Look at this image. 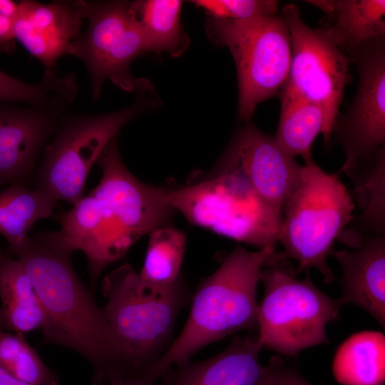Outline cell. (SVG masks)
<instances>
[{
	"mask_svg": "<svg viewBox=\"0 0 385 385\" xmlns=\"http://www.w3.org/2000/svg\"><path fill=\"white\" fill-rule=\"evenodd\" d=\"M281 15L287 24L292 44L289 71L281 91L304 98L322 108L325 115L322 135L328 145L350 80L349 59L324 31L305 24L297 5L287 4Z\"/></svg>",
	"mask_w": 385,
	"mask_h": 385,
	"instance_id": "cell-12",
	"label": "cell"
},
{
	"mask_svg": "<svg viewBox=\"0 0 385 385\" xmlns=\"http://www.w3.org/2000/svg\"><path fill=\"white\" fill-rule=\"evenodd\" d=\"M299 184L283 210L278 242L297 272L315 268L326 283L334 279L327 263L334 242L353 220V199L336 174L324 171L312 159L304 160Z\"/></svg>",
	"mask_w": 385,
	"mask_h": 385,
	"instance_id": "cell-6",
	"label": "cell"
},
{
	"mask_svg": "<svg viewBox=\"0 0 385 385\" xmlns=\"http://www.w3.org/2000/svg\"><path fill=\"white\" fill-rule=\"evenodd\" d=\"M326 16L322 28L346 53L371 40L385 37L384 0H308Z\"/></svg>",
	"mask_w": 385,
	"mask_h": 385,
	"instance_id": "cell-18",
	"label": "cell"
},
{
	"mask_svg": "<svg viewBox=\"0 0 385 385\" xmlns=\"http://www.w3.org/2000/svg\"><path fill=\"white\" fill-rule=\"evenodd\" d=\"M83 17L77 1L48 3L19 1L14 36L46 70L68 53L71 43L80 35Z\"/></svg>",
	"mask_w": 385,
	"mask_h": 385,
	"instance_id": "cell-15",
	"label": "cell"
},
{
	"mask_svg": "<svg viewBox=\"0 0 385 385\" xmlns=\"http://www.w3.org/2000/svg\"><path fill=\"white\" fill-rule=\"evenodd\" d=\"M0 323L18 333L41 330L45 316L24 265L0 247Z\"/></svg>",
	"mask_w": 385,
	"mask_h": 385,
	"instance_id": "cell-19",
	"label": "cell"
},
{
	"mask_svg": "<svg viewBox=\"0 0 385 385\" xmlns=\"http://www.w3.org/2000/svg\"><path fill=\"white\" fill-rule=\"evenodd\" d=\"M359 73L356 93L332 130L342 146V170L354 180L374 164L385 146V37L364 43L345 53Z\"/></svg>",
	"mask_w": 385,
	"mask_h": 385,
	"instance_id": "cell-11",
	"label": "cell"
},
{
	"mask_svg": "<svg viewBox=\"0 0 385 385\" xmlns=\"http://www.w3.org/2000/svg\"><path fill=\"white\" fill-rule=\"evenodd\" d=\"M77 91L76 77L73 73L60 76L53 68L46 70L39 83L30 84L0 70V101L67 109Z\"/></svg>",
	"mask_w": 385,
	"mask_h": 385,
	"instance_id": "cell-25",
	"label": "cell"
},
{
	"mask_svg": "<svg viewBox=\"0 0 385 385\" xmlns=\"http://www.w3.org/2000/svg\"><path fill=\"white\" fill-rule=\"evenodd\" d=\"M353 184L362 212L353 218L337 240L356 249L368 238L385 235V146L377 151L371 167Z\"/></svg>",
	"mask_w": 385,
	"mask_h": 385,
	"instance_id": "cell-20",
	"label": "cell"
},
{
	"mask_svg": "<svg viewBox=\"0 0 385 385\" xmlns=\"http://www.w3.org/2000/svg\"><path fill=\"white\" fill-rule=\"evenodd\" d=\"M106 298L103 308L122 349L129 376L160 357L172 344L179 314L190 300L182 278L166 287L143 282L129 264L108 274L102 281Z\"/></svg>",
	"mask_w": 385,
	"mask_h": 385,
	"instance_id": "cell-4",
	"label": "cell"
},
{
	"mask_svg": "<svg viewBox=\"0 0 385 385\" xmlns=\"http://www.w3.org/2000/svg\"><path fill=\"white\" fill-rule=\"evenodd\" d=\"M186 247L185 234L163 226L150 233L140 278L157 287H166L181 278L180 270Z\"/></svg>",
	"mask_w": 385,
	"mask_h": 385,
	"instance_id": "cell-26",
	"label": "cell"
},
{
	"mask_svg": "<svg viewBox=\"0 0 385 385\" xmlns=\"http://www.w3.org/2000/svg\"><path fill=\"white\" fill-rule=\"evenodd\" d=\"M332 371L342 385H382L385 379V337L362 331L350 336L337 349Z\"/></svg>",
	"mask_w": 385,
	"mask_h": 385,
	"instance_id": "cell-21",
	"label": "cell"
},
{
	"mask_svg": "<svg viewBox=\"0 0 385 385\" xmlns=\"http://www.w3.org/2000/svg\"><path fill=\"white\" fill-rule=\"evenodd\" d=\"M51 195L21 184L11 185L0 192V234L9 243L6 250L22 245L39 220L48 217L57 203Z\"/></svg>",
	"mask_w": 385,
	"mask_h": 385,
	"instance_id": "cell-22",
	"label": "cell"
},
{
	"mask_svg": "<svg viewBox=\"0 0 385 385\" xmlns=\"http://www.w3.org/2000/svg\"><path fill=\"white\" fill-rule=\"evenodd\" d=\"M66 111L0 106V187L22 185Z\"/></svg>",
	"mask_w": 385,
	"mask_h": 385,
	"instance_id": "cell-14",
	"label": "cell"
},
{
	"mask_svg": "<svg viewBox=\"0 0 385 385\" xmlns=\"http://www.w3.org/2000/svg\"><path fill=\"white\" fill-rule=\"evenodd\" d=\"M96 163L102 170L98 185L58 217L61 229L53 232L71 252H83L93 284L140 237L167 226L175 212L163 200V188L141 182L127 169L117 137Z\"/></svg>",
	"mask_w": 385,
	"mask_h": 385,
	"instance_id": "cell-1",
	"label": "cell"
},
{
	"mask_svg": "<svg viewBox=\"0 0 385 385\" xmlns=\"http://www.w3.org/2000/svg\"><path fill=\"white\" fill-rule=\"evenodd\" d=\"M136 100L115 112L63 115L45 148L38 170V188L56 200L74 205L83 197L89 171L107 144L121 128L142 113L158 105L147 80L134 91Z\"/></svg>",
	"mask_w": 385,
	"mask_h": 385,
	"instance_id": "cell-8",
	"label": "cell"
},
{
	"mask_svg": "<svg viewBox=\"0 0 385 385\" xmlns=\"http://www.w3.org/2000/svg\"><path fill=\"white\" fill-rule=\"evenodd\" d=\"M257 336H235L209 359L170 368L153 385H270L272 364H261Z\"/></svg>",
	"mask_w": 385,
	"mask_h": 385,
	"instance_id": "cell-16",
	"label": "cell"
},
{
	"mask_svg": "<svg viewBox=\"0 0 385 385\" xmlns=\"http://www.w3.org/2000/svg\"><path fill=\"white\" fill-rule=\"evenodd\" d=\"M19 2L0 0V53H12L15 49V22Z\"/></svg>",
	"mask_w": 385,
	"mask_h": 385,
	"instance_id": "cell-29",
	"label": "cell"
},
{
	"mask_svg": "<svg viewBox=\"0 0 385 385\" xmlns=\"http://www.w3.org/2000/svg\"><path fill=\"white\" fill-rule=\"evenodd\" d=\"M342 269V306L354 304L385 326V235L366 239L354 251L332 253Z\"/></svg>",
	"mask_w": 385,
	"mask_h": 385,
	"instance_id": "cell-17",
	"label": "cell"
},
{
	"mask_svg": "<svg viewBox=\"0 0 385 385\" xmlns=\"http://www.w3.org/2000/svg\"><path fill=\"white\" fill-rule=\"evenodd\" d=\"M0 385H32L21 380L0 367Z\"/></svg>",
	"mask_w": 385,
	"mask_h": 385,
	"instance_id": "cell-31",
	"label": "cell"
},
{
	"mask_svg": "<svg viewBox=\"0 0 385 385\" xmlns=\"http://www.w3.org/2000/svg\"><path fill=\"white\" fill-rule=\"evenodd\" d=\"M275 247L250 252L237 245L197 287L178 337L135 376L153 385L170 368L190 361L205 346L241 330L257 329V284Z\"/></svg>",
	"mask_w": 385,
	"mask_h": 385,
	"instance_id": "cell-3",
	"label": "cell"
},
{
	"mask_svg": "<svg viewBox=\"0 0 385 385\" xmlns=\"http://www.w3.org/2000/svg\"><path fill=\"white\" fill-rule=\"evenodd\" d=\"M87 30L70 45L68 53L81 59L90 76L93 100L110 80L125 91H135L140 82L130 66L138 56L150 51L148 41L125 1L78 0Z\"/></svg>",
	"mask_w": 385,
	"mask_h": 385,
	"instance_id": "cell-10",
	"label": "cell"
},
{
	"mask_svg": "<svg viewBox=\"0 0 385 385\" xmlns=\"http://www.w3.org/2000/svg\"><path fill=\"white\" fill-rule=\"evenodd\" d=\"M183 4L180 0L130 1L131 11L148 41L150 51H166L176 58L188 49L190 38L180 24Z\"/></svg>",
	"mask_w": 385,
	"mask_h": 385,
	"instance_id": "cell-23",
	"label": "cell"
},
{
	"mask_svg": "<svg viewBox=\"0 0 385 385\" xmlns=\"http://www.w3.org/2000/svg\"><path fill=\"white\" fill-rule=\"evenodd\" d=\"M210 18L228 20H247L278 14L275 0H193Z\"/></svg>",
	"mask_w": 385,
	"mask_h": 385,
	"instance_id": "cell-28",
	"label": "cell"
},
{
	"mask_svg": "<svg viewBox=\"0 0 385 385\" xmlns=\"http://www.w3.org/2000/svg\"><path fill=\"white\" fill-rule=\"evenodd\" d=\"M265 293L257 313V341L263 348L288 356L329 343L327 325L337 319L341 305L322 292L307 274L296 270L282 252L275 251L262 268Z\"/></svg>",
	"mask_w": 385,
	"mask_h": 385,
	"instance_id": "cell-5",
	"label": "cell"
},
{
	"mask_svg": "<svg viewBox=\"0 0 385 385\" xmlns=\"http://www.w3.org/2000/svg\"><path fill=\"white\" fill-rule=\"evenodd\" d=\"M280 114L274 138L281 148L292 157L312 158L311 148L316 137L323 133L325 115L317 104L301 96L280 91Z\"/></svg>",
	"mask_w": 385,
	"mask_h": 385,
	"instance_id": "cell-24",
	"label": "cell"
},
{
	"mask_svg": "<svg viewBox=\"0 0 385 385\" xmlns=\"http://www.w3.org/2000/svg\"><path fill=\"white\" fill-rule=\"evenodd\" d=\"M270 361L272 374L270 385H312L280 357L274 356Z\"/></svg>",
	"mask_w": 385,
	"mask_h": 385,
	"instance_id": "cell-30",
	"label": "cell"
},
{
	"mask_svg": "<svg viewBox=\"0 0 385 385\" xmlns=\"http://www.w3.org/2000/svg\"><path fill=\"white\" fill-rule=\"evenodd\" d=\"M302 166L281 148L274 136L247 122L235 133L210 172L240 175L283 213L299 184Z\"/></svg>",
	"mask_w": 385,
	"mask_h": 385,
	"instance_id": "cell-13",
	"label": "cell"
},
{
	"mask_svg": "<svg viewBox=\"0 0 385 385\" xmlns=\"http://www.w3.org/2000/svg\"><path fill=\"white\" fill-rule=\"evenodd\" d=\"M6 252L24 265L42 306L43 342L71 349L92 365L93 385L129 376L127 363L103 308L72 266V252L53 232L37 233Z\"/></svg>",
	"mask_w": 385,
	"mask_h": 385,
	"instance_id": "cell-2",
	"label": "cell"
},
{
	"mask_svg": "<svg viewBox=\"0 0 385 385\" xmlns=\"http://www.w3.org/2000/svg\"><path fill=\"white\" fill-rule=\"evenodd\" d=\"M108 385H148L146 383L135 376L115 378L108 384Z\"/></svg>",
	"mask_w": 385,
	"mask_h": 385,
	"instance_id": "cell-32",
	"label": "cell"
},
{
	"mask_svg": "<svg viewBox=\"0 0 385 385\" xmlns=\"http://www.w3.org/2000/svg\"><path fill=\"white\" fill-rule=\"evenodd\" d=\"M209 38L230 51L237 74V117L247 123L257 106L280 93L288 77L292 44L281 14L206 21Z\"/></svg>",
	"mask_w": 385,
	"mask_h": 385,
	"instance_id": "cell-9",
	"label": "cell"
},
{
	"mask_svg": "<svg viewBox=\"0 0 385 385\" xmlns=\"http://www.w3.org/2000/svg\"><path fill=\"white\" fill-rule=\"evenodd\" d=\"M164 201L192 224L262 249L276 246L283 213L242 177L212 173L190 185L163 189Z\"/></svg>",
	"mask_w": 385,
	"mask_h": 385,
	"instance_id": "cell-7",
	"label": "cell"
},
{
	"mask_svg": "<svg viewBox=\"0 0 385 385\" xmlns=\"http://www.w3.org/2000/svg\"><path fill=\"white\" fill-rule=\"evenodd\" d=\"M0 367L32 385H58L56 374L44 364L23 334L9 331L1 323Z\"/></svg>",
	"mask_w": 385,
	"mask_h": 385,
	"instance_id": "cell-27",
	"label": "cell"
}]
</instances>
